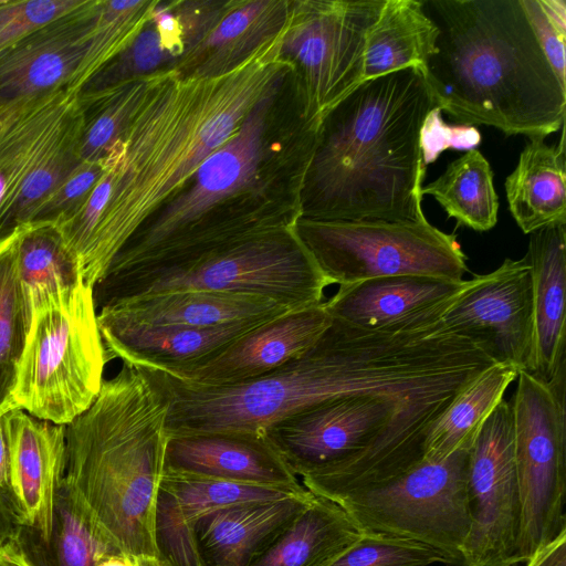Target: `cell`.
<instances>
[{
    "mask_svg": "<svg viewBox=\"0 0 566 566\" xmlns=\"http://www.w3.org/2000/svg\"><path fill=\"white\" fill-rule=\"evenodd\" d=\"M287 67L277 39L219 77H185L175 70L148 76L130 124L102 161L113 170V190L77 260L85 284L94 289L160 205L234 134L261 98L280 90Z\"/></svg>",
    "mask_w": 566,
    "mask_h": 566,
    "instance_id": "cell-1",
    "label": "cell"
},
{
    "mask_svg": "<svg viewBox=\"0 0 566 566\" xmlns=\"http://www.w3.org/2000/svg\"><path fill=\"white\" fill-rule=\"evenodd\" d=\"M144 370L168 399L169 438L263 436L266 428L291 415L349 395H374L415 410L430 388L428 357L413 333L359 328L337 319L300 356L235 386L198 387Z\"/></svg>",
    "mask_w": 566,
    "mask_h": 566,
    "instance_id": "cell-2",
    "label": "cell"
},
{
    "mask_svg": "<svg viewBox=\"0 0 566 566\" xmlns=\"http://www.w3.org/2000/svg\"><path fill=\"white\" fill-rule=\"evenodd\" d=\"M437 109L417 66L359 83L321 122L308 164L307 219L424 217L422 130Z\"/></svg>",
    "mask_w": 566,
    "mask_h": 566,
    "instance_id": "cell-3",
    "label": "cell"
},
{
    "mask_svg": "<svg viewBox=\"0 0 566 566\" xmlns=\"http://www.w3.org/2000/svg\"><path fill=\"white\" fill-rule=\"evenodd\" d=\"M438 29L421 70L440 112L464 125L543 137L565 124L566 88L521 0H422Z\"/></svg>",
    "mask_w": 566,
    "mask_h": 566,
    "instance_id": "cell-4",
    "label": "cell"
},
{
    "mask_svg": "<svg viewBox=\"0 0 566 566\" xmlns=\"http://www.w3.org/2000/svg\"><path fill=\"white\" fill-rule=\"evenodd\" d=\"M168 399L144 369L123 364L66 424L62 491L115 554L158 556L157 497L165 472Z\"/></svg>",
    "mask_w": 566,
    "mask_h": 566,
    "instance_id": "cell-5",
    "label": "cell"
},
{
    "mask_svg": "<svg viewBox=\"0 0 566 566\" xmlns=\"http://www.w3.org/2000/svg\"><path fill=\"white\" fill-rule=\"evenodd\" d=\"M331 285L294 228L247 235L174 262L106 274L93 289L108 303L186 291L259 296L292 311L324 302Z\"/></svg>",
    "mask_w": 566,
    "mask_h": 566,
    "instance_id": "cell-6",
    "label": "cell"
},
{
    "mask_svg": "<svg viewBox=\"0 0 566 566\" xmlns=\"http://www.w3.org/2000/svg\"><path fill=\"white\" fill-rule=\"evenodd\" d=\"M108 360L93 287L82 282L49 293L31 308L13 402L35 418L69 424L96 399Z\"/></svg>",
    "mask_w": 566,
    "mask_h": 566,
    "instance_id": "cell-7",
    "label": "cell"
},
{
    "mask_svg": "<svg viewBox=\"0 0 566 566\" xmlns=\"http://www.w3.org/2000/svg\"><path fill=\"white\" fill-rule=\"evenodd\" d=\"M277 92H270L253 106L234 134L197 168L191 187L130 238L106 274L182 260L201 251L208 213L251 186L258 175L266 123Z\"/></svg>",
    "mask_w": 566,
    "mask_h": 566,
    "instance_id": "cell-8",
    "label": "cell"
},
{
    "mask_svg": "<svg viewBox=\"0 0 566 566\" xmlns=\"http://www.w3.org/2000/svg\"><path fill=\"white\" fill-rule=\"evenodd\" d=\"M295 230L332 284L423 275L462 281L465 254L454 234L413 221L303 219Z\"/></svg>",
    "mask_w": 566,
    "mask_h": 566,
    "instance_id": "cell-9",
    "label": "cell"
},
{
    "mask_svg": "<svg viewBox=\"0 0 566 566\" xmlns=\"http://www.w3.org/2000/svg\"><path fill=\"white\" fill-rule=\"evenodd\" d=\"M565 370L549 384L520 373L510 401L520 501L515 566L566 530Z\"/></svg>",
    "mask_w": 566,
    "mask_h": 566,
    "instance_id": "cell-10",
    "label": "cell"
},
{
    "mask_svg": "<svg viewBox=\"0 0 566 566\" xmlns=\"http://www.w3.org/2000/svg\"><path fill=\"white\" fill-rule=\"evenodd\" d=\"M469 451L421 460L394 480L347 494L337 503L361 534L387 535L438 549L458 563L470 527Z\"/></svg>",
    "mask_w": 566,
    "mask_h": 566,
    "instance_id": "cell-11",
    "label": "cell"
},
{
    "mask_svg": "<svg viewBox=\"0 0 566 566\" xmlns=\"http://www.w3.org/2000/svg\"><path fill=\"white\" fill-rule=\"evenodd\" d=\"M384 0H306L290 4L279 54L298 71L304 128L363 82L366 36Z\"/></svg>",
    "mask_w": 566,
    "mask_h": 566,
    "instance_id": "cell-12",
    "label": "cell"
},
{
    "mask_svg": "<svg viewBox=\"0 0 566 566\" xmlns=\"http://www.w3.org/2000/svg\"><path fill=\"white\" fill-rule=\"evenodd\" d=\"M470 527L465 566H515L520 501L511 402L502 399L479 430L468 457Z\"/></svg>",
    "mask_w": 566,
    "mask_h": 566,
    "instance_id": "cell-13",
    "label": "cell"
},
{
    "mask_svg": "<svg viewBox=\"0 0 566 566\" xmlns=\"http://www.w3.org/2000/svg\"><path fill=\"white\" fill-rule=\"evenodd\" d=\"M439 328L469 340L494 364L533 374V286L526 259H505L496 270L468 280Z\"/></svg>",
    "mask_w": 566,
    "mask_h": 566,
    "instance_id": "cell-14",
    "label": "cell"
},
{
    "mask_svg": "<svg viewBox=\"0 0 566 566\" xmlns=\"http://www.w3.org/2000/svg\"><path fill=\"white\" fill-rule=\"evenodd\" d=\"M99 0L84 2L0 51V106L70 88L87 53Z\"/></svg>",
    "mask_w": 566,
    "mask_h": 566,
    "instance_id": "cell-15",
    "label": "cell"
},
{
    "mask_svg": "<svg viewBox=\"0 0 566 566\" xmlns=\"http://www.w3.org/2000/svg\"><path fill=\"white\" fill-rule=\"evenodd\" d=\"M324 302L268 319L213 354L167 374L198 387H229L258 379L311 348L332 324Z\"/></svg>",
    "mask_w": 566,
    "mask_h": 566,
    "instance_id": "cell-16",
    "label": "cell"
},
{
    "mask_svg": "<svg viewBox=\"0 0 566 566\" xmlns=\"http://www.w3.org/2000/svg\"><path fill=\"white\" fill-rule=\"evenodd\" d=\"M9 494L20 524L50 548L66 465V424L9 411Z\"/></svg>",
    "mask_w": 566,
    "mask_h": 566,
    "instance_id": "cell-17",
    "label": "cell"
},
{
    "mask_svg": "<svg viewBox=\"0 0 566 566\" xmlns=\"http://www.w3.org/2000/svg\"><path fill=\"white\" fill-rule=\"evenodd\" d=\"M467 284L423 275L375 277L339 285L324 305L333 319L359 328L405 327L441 318Z\"/></svg>",
    "mask_w": 566,
    "mask_h": 566,
    "instance_id": "cell-18",
    "label": "cell"
},
{
    "mask_svg": "<svg viewBox=\"0 0 566 566\" xmlns=\"http://www.w3.org/2000/svg\"><path fill=\"white\" fill-rule=\"evenodd\" d=\"M165 474L304 488L264 436L209 433L168 439Z\"/></svg>",
    "mask_w": 566,
    "mask_h": 566,
    "instance_id": "cell-19",
    "label": "cell"
},
{
    "mask_svg": "<svg viewBox=\"0 0 566 566\" xmlns=\"http://www.w3.org/2000/svg\"><path fill=\"white\" fill-rule=\"evenodd\" d=\"M97 321L109 359L116 357L134 367L170 373L212 356L268 319L212 327L136 324L98 316Z\"/></svg>",
    "mask_w": 566,
    "mask_h": 566,
    "instance_id": "cell-20",
    "label": "cell"
},
{
    "mask_svg": "<svg viewBox=\"0 0 566 566\" xmlns=\"http://www.w3.org/2000/svg\"><path fill=\"white\" fill-rule=\"evenodd\" d=\"M530 235L524 258L533 286V375L549 384L566 366V223L551 224Z\"/></svg>",
    "mask_w": 566,
    "mask_h": 566,
    "instance_id": "cell-21",
    "label": "cell"
},
{
    "mask_svg": "<svg viewBox=\"0 0 566 566\" xmlns=\"http://www.w3.org/2000/svg\"><path fill=\"white\" fill-rule=\"evenodd\" d=\"M289 311L259 296L186 291L115 301L99 307L97 316L136 324L212 327L269 319Z\"/></svg>",
    "mask_w": 566,
    "mask_h": 566,
    "instance_id": "cell-22",
    "label": "cell"
},
{
    "mask_svg": "<svg viewBox=\"0 0 566 566\" xmlns=\"http://www.w3.org/2000/svg\"><path fill=\"white\" fill-rule=\"evenodd\" d=\"M290 4L284 0L237 1L175 71L196 78L234 71L277 40Z\"/></svg>",
    "mask_w": 566,
    "mask_h": 566,
    "instance_id": "cell-23",
    "label": "cell"
},
{
    "mask_svg": "<svg viewBox=\"0 0 566 566\" xmlns=\"http://www.w3.org/2000/svg\"><path fill=\"white\" fill-rule=\"evenodd\" d=\"M314 499L254 503L205 516L196 525L205 566H250Z\"/></svg>",
    "mask_w": 566,
    "mask_h": 566,
    "instance_id": "cell-24",
    "label": "cell"
},
{
    "mask_svg": "<svg viewBox=\"0 0 566 566\" xmlns=\"http://www.w3.org/2000/svg\"><path fill=\"white\" fill-rule=\"evenodd\" d=\"M509 209L521 230L531 234L566 223L565 133L558 144L530 137L515 169L505 180Z\"/></svg>",
    "mask_w": 566,
    "mask_h": 566,
    "instance_id": "cell-25",
    "label": "cell"
},
{
    "mask_svg": "<svg viewBox=\"0 0 566 566\" xmlns=\"http://www.w3.org/2000/svg\"><path fill=\"white\" fill-rule=\"evenodd\" d=\"M437 38L422 0H384L366 36L363 81L410 66L423 70Z\"/></svg>",
    "mask_w": 566,
    "mask_h": 566,
    "instance_id": "cell-26",
    "label": "cell"
},
{
    "mask_svg": "<svg viewBox=\"0 0 566 566\" xmlns=\"http://www.w3.org/2000/svg\"><path fill=\"white\" fill-rule=\"evenodd\" d=\"M361 536L337 503L315 496L250 566H329Z\"/></svg>",
    "mask_w": 566,
    "mask_h": 566,
    "instance_id": "cell-27",
    "label": "cell"
},
{
    "mask_svg": "<svg viewBox=\"0 0 566 566\" xmlns=\"http://www.w3.org/2000/svg\"><path fill=\"white\" fill-rule=\"evenodd\" d=\"M518 373L494 364L479 375L450 403L424 441L423 458L442 461L458 451H469L479 430Z\"/></svg>",
    "mask_w": 566,
    "mask_h": 566,
    "instance_id": "cell-28",
    "label": "cell"
},
{
    "mask_svg": "<svg viewBox=\"0 0 566 566\" xmlns=\"http://www.w3.org/2000/svg\"><path fill=\"white\" fill-rule=\"evenodd\" d=\"M81 126L82 114L76 99L1 213L0 242L28 226L40 206L83 163L77 154Z\"/></svg>",
    "mask_w": 566,
    "mask_h": 566,
    "instance_id": "cell-29",
    "label": "cell"
},
{
    "mask_svg": "<svg viewBox=\"0 0 566 566\" xmlns=\"http://www.w3.org/2000/svg\"><path fill=\"white\" fill-rule=\"evenodd\" d=\"M15 270L30 311L43 296L84 282L59 227L28 224L15 231Z\"/></svg>",
    "mask_w": 566,
    "mask_h": 566,
    "instance_id": "cell-30",
    "label": "cell"
},
{
    "mask_svg": "<svg viewBox=\"0 0 566 566\" xmlns=\"http://www.w3.org/2000/svg\"><path fill=\"white\" fill-rule=\"evenodd\" d=\"M422 195L432 196L448 217L474 231H489L497 222L499 198L489 161L470 148L448 165L436 180L422 187Z\"/></svg>",
    "mask_w": 566,
    "mask_h": 566,
    "instance_id": "cell-31",
    "label": "cell"
},
{
    "mask_svg": "<svg viewBox=\"0 0 566 566\" xmlns=\"http://www.w3.org/2000/svg\"><path fill=\"white\" fill-rule=\"evenodd\" d=\"M75 104L73 91L60 90L30 111L0 142V216Z\"/></svg>",
    "mask_w": 566,
    "mask_h": 566,
    "instance_id": "cell-32",
    "label": "cell"
},
{
    "mask_svg": "<svg viewBox=\"0 0 566 566\" xmlns=\"http://www.w3.org/2000/svg\"><path fill=\"white\" fill-rule=\"evenodd\" d=\"M160 488L172 495L185 520L196 525L205 516L222 510L312 494L305 488L179 478L165 473Z\"/></svg>",
    "mask_w": 566,
    "mask_h": 566,
    "instance_id": "cell-33",
    "label": "cell"
},
{
    "mask_svg": "<svg viewBox=\"0 0 566 566\" xmlns=\"http://www.w3.org/2000/svg\"><path fill=\"white\" fill-rule=\"evenodd\" d=\"M15 270V232L0 242V413L17 408L12 391L30 324Z\"/></svg>",
    "mask_w": 566,
    "mask_h": 566,
    "instance_id": "cell-34",
    "label": "cell"
},
{
    "mask_svg": "<svg viewBox=\"0 0 566 566\" xmlns=\"http://www.w3.org/2000/svg\"><path fill=\"white\" fill-rule=\"evenodd\" d=\"M147 85L148 76L101 96L77 101L82 114L77 154L82 161L104 160L126 132L143 101Z\"/></svg>",
    "mask_w": 566,
    "mask_h": 566,
    "instance_id": "cell-35",
    "label": "cell"
},
{
    "mask_svg": "<svg viewBox=\"0 0 566 566\" xmlns=\"http://www.w3.org/2000/svg\"><path fill=\"white\" fill-rule=\"evenodd\" d=\"M155 1H99L96 24L87 53L71 90L80 86L108 61L122 52L144 28Z\"/></svg>",
    "mask_w": 566,
    "mask_h": 566,
    "instance_id": "cell-36",
    "label": "cell"
},
{
    "mask_svg": "<svg viewBox=\"0 0 566 566\" xmlns=\"http://www.w3.org/2000/svg\"><path fill=\"white\" fill-rule=\"evenodd\" d=\"M427 545L378 534H363L329 566H436L455 564Z\"/></svg>",
    "mask_w": 566,
    "mask_h": 566,
    "instance_id": "cell-37",
    "label": "cell"
},
{
    "mask_svg": "<svg viewBox=\"0 0 566 566\" xmlns=\"http://www.w3.org/2000/svg\"><path fill=\"white\" fill-rule=\"evenodd\" d=\"M51 547L54 566H96L106 556L115 554L96 538L62 488L55 506Z\"/></svg>",
    "mask_w": 566,
    "mask_h": 566,
    "instance_id": "cell-38",
    "label": "cell"
},
{
    "mask_svg": "<svg viewBox=\"0 0 566 566\" xmlns=\"http://www.w3.org/2000/svg\"><path fill=\"white\" fill-rule=\"evenodd\" d=\"M155 536L158 556L170 566H205L196 524L185 520L172 495L161 488L156 505Z\"/></svg>",
    "mask_w": 566,
    "mask_h": 566,
    "instance_id": "cell-39",
    "label": "cell"
},
{
    "mask_svg": "<svg viewBox=\"0 0 566 566\" xmlns=\"http://www.w3.org/2000/svg\"><path fill=\"white\" fill-rule=\"evenodd\" d=\"M83 2L84 0H0V51Z\"/></svg>",
    "mask_w": 566,
    "mask_h": 566,
    "instance_id": "cell-40",
    "label": "cell"
},
{
    "mask_svg": "<svg viewBox=\"0 0 566 566\" xmlns=\"http://www.w3.org/2000/svg\"><path fill=\"white\" fill-rule=\"evenodd\" d=\"M104 172L102 163H82L35 211L29 224L57 227L73 218L86 202Z\"/></svg>",
    "mask_w": 566,
    "mask_h": 566,
    "instance_id": "cell-41",
    "label": "cell"
},
{
    "mask_svg": "<svg viewBox=\"0 0 566 566\" xmlns=\"http://www.w3.org/2000/svg\"><path fill=\"white\" fill-rule=\"evenodd\" d=\"M521 3L548 63L566 88V1L521 0Z\"/></svg>",
    "mask_w": 566,
    "mask_h": 566,
    "instance_id": "cell-42",
    "label": "cell"
},
{
    "mask_svg": "<svg viewBox=\"0 0 566 566\" xmlns=\"http://www.w3.org/2000/svg\"><path fill=\"white\" fill-rule=\"evenodd\" d=\"M523 564L524 566H566V530L537 548Z\"/></svg>",
    "mask_w": 566,
    "mask_h": 566,
    "instance_id": "cell-43",
    "label": "cell"
},
{
    "mask_svg": "<svg viewBox=\"0 0 566 566\" xmlns=\"http://www.w3.org/2000/svg\"><path fill=\"white\" fill-rule=\"evenodd\" d=\"M53 93L0 106V142L30 111L44 102Z\"/></svg>",
    "mask_w": 566,
    "mask_h": 566,
    "instance_id": "cell-44",
    "label": "cell"
},
{
    "mask_svg": "<svg viewBox=\"0 0 566 566\" xmlns=\"http://www.w3.org/2000/svg\"><path fill=\"white\" fill-rule=\"evenodd\" d=\"M22 528L9 493L0 490V552L21 535Z\"/></svg>",
    "mask_w": 566,
    "mask_h": 566,
    "instance_id": "cell-45",
    "label": "cell"
},
{
    "mask_svg": "<svg viewBox=\"0 0 566 566\" xmlns=\"http://www.w3.org/2000/svg\"><path fill=\"white\" fill-rule=\"evenodd\" d=\"M9 411L0 413V490L8 493L10 486Z\"/></svg>",
    "mask_w": 566,
    "mask_h": 566,
    "instance_id": "cell-46",
    "label": "cell"
},
{
    "mask_svg": "<svg viewBox=\"0 0 566 566\" xmlns=\"http://www.w3.org/2000/svg\"><path fill=\"white\" fill-rule=\"evenodd\" d=\"M20 539L19 536L2 548L0 552V562L4 566H36Z\"/></svg>",
    "mask_w": 566,
    "mask_h": 566,
    "instance_id": "cell-47",
    "label": "cell"
},
{
    "mask_svg": "<svg viewBox=\"0 0 566 566\" xmlns=\"http://www.w3.org/2000/svg\"><path fill=\"white\" fill-rule=\"evenodd\" d=\"M96 566H135V564L130 556L112 554L103 558Z\"/></svg>",
    "mask_w": 566,
    "mask_h": 566,
    "instance_id": "cell-48",
    "label": "cell"
},
{
    "mask_svg": "<svg viewBox=\"0 0 566 566\" xmlns=\"http://www.w3.org/2000/svg\"><path fill=\"white\" fill-rule=\"evenodd\" d=\"M135 566H170V564L159 556H137L133 557Z\"/></svg>",
    "mask_w": 566,
    "mask_h": 566,
    "instance_id": "cell-49",
    "label": "cell"
},
{
    "mask_svg": "<svg viewBox=\"0 0 566 566\" xmlns=\"http://www.w3.org/2000/svg\"><path fill=\"white\" fill-rule=\"evenodd\" d=\"M436 566H465L463 563H455V564H441Z\"/></svg>",
    "mask_w": 566,
    "mask_h": 566,
    "instance_id": "cell-50",
    "label": "cell"
},
{
    "mask_svg": "<svg viewBox=\"0 0 566 566\" xmlns=\"http://www.w3.org/2000/svg\"><path fill=\"white\" fill-rule=\"evenodd\" d=\"M0 566H4V565L0 562Z\"/></svg>",
    "mask_w": 566,
    "mask_h": 566,
    "instance_id": "cell-51",
    "label": "cell"
}]
</instances>
